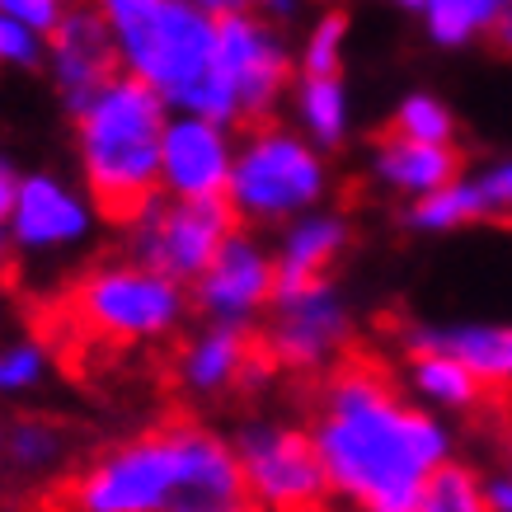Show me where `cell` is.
<instances>
[{
	"label": "cell",
	"mask_w": 512,
	"mask_h": 512,
	"mask_svg": "<svg viewBox=\"0 0 512 512\" xmlns=\"http://www.w3.org/2000/svg\"><path fill=\"white\" fill-rule=\"evenodd\" d=\"M311 437L329 494L353 512H414L423 484L451 466V428L372 362H339L315 400Z\"/></svg>",
	"instance_id": "6da1fadb"
},
{
	"label": "cell",
	"mask_w": 512,
	"mask_h": 512,
	"mask_svg": "<svg viewBox=\"0 0 512 512\" xmlns=\"http://www.w3.org/2000/svg\"><path fill=\"white\" fill-rule=\"evenodd\" d=\"M71 512H170L179 498H245L231 437L207 423H165L123 437L80 470Z\"/></svg>",
	"instance_id": "7a4b0ae2"
},
{
	"label": "cell",
	"mask_w": 512,
	"mask_h": 512,
	"mask_svg": "<svg viewBox=\"0 0 512 512\" xmlns=\"http://www.w3.org/2000/svg\"><path fill=\"white\" fill-rule=\"evenodd\" d=\"M99 10H104V24L113 33L118 76L160 94L170 113H193V118L231 127L217 85V5L109 0Z\"/></svg>",
	"instance_id": "3957f363"
},
{
	"label": "cell",
	"mask_w": 512,
	"mask_h": 512,
	"mask_svg": "<svg viewBox=\"0 0 512 512\" xmlns=\"http://www.w3.org/2000/svg\"><path fill=\"white\" fill-rule=\"evenodd\" d=\"M165 123H170V104L127 76H113L76 113L80 188L90 193L99 217L127 226L146 202L160 198Z\"/></svg>",
	"instance_id": "277c9868"
},
{
	"label": "cell",
	"mask_w": 512,
	"mask_h": 512,
	"mask_svg": "<svg viewBox=\"0 0 512 512\" xmlns=\"http://www.w3.org/2000/svg\"><path fill=\"white\" fill-rule=\"evenodd\" d=\"M329 198V156L315 151L292 123H259L240 132L226 207L245 231L287 226Z\"/></svg>",
	"instance_id": "5b68a950"
},
{
	"label": "cell",
	"mask_w": 512,
	"mask_h": 512,
	"mask_svg": "<svg viewBox=\"0 0 512 512\" xmlns=\"http://www.w3.org/2000/svg\"><path fill=\"white\" fill-rule=\"evenodd\" d=\"M217 85L231 127L273 123L296 85V47L264 10L217 5Z\"/></svg>",
	"instance_id": "8992f818"
},
{
	"label": "cell",
	"mask_w": 512,
	"mask_h": 512,
	"mask_svg": "<svg viewBox=\"0 0 512 512\" xmlns=\"http://www.w3.org/2000/svg\"><path fill=\"white\" fill-rule=\"evenodd\" d=\"M71 311L90 334L109 343H160L188 325L193 296H188V287L132 264L123 254V259L94 264L76 282Z\"/></svg>",
	"instance_id": "52a82bcc"
},
{
	"label": "cell",
	"mask_w": 512,
	"mask_h": 512,
	"mask_svg": "<svg viewBox=\"0 0 512 512\" xmlns=\"http://www.w3.org/2000/svg\"><path fill=\"white\" fill-rule=\"evenodd\" d=\"M240 494L254 512H315L329 498L311 428L287 419H245L231 433Z\"/></svg>",
	"instance_id": "ba28073f"
},
{
	"label": "cell",
	"mask_w": 512,
	"mask_h": 512,
	"mask_svg": "<svg viewBox=\"0 0 512 512\" xmlns=\"http://www.w3.org/2000/svg\"><path fill=\"white\" fill-rule=\"evenodd\" d=\"M235 226L240 221L226 202H179L160 193L123 226L127 259L179 287H193L217 259V249L231 240Z\"/></svg>",
	"instance_id": "9c48e42d"
},
{
	"label": "cell",
	"mask_w": 512,
	"mask_h": 512,
	"mask_svg": "<svg viewBox=\"0 0 512 512\" xmlns=\"http://www.w3.org/2000/svg\"><path fill=\"white\" fill-rule=\"evenodd\" d=\"M353 343V306L334 278L278 287L264 320V357L287 372H329Z\"/></svg>",
	"instance_id": "30bf717a"
},
{
	"label": "cell",
	"mask_w": 512,
	"mask_h": 512,
	"mask_svg": "<svg viewBox=\"0 0 512 512\" xmlns=\"http://www.w3.org/2000/svg\"><path fill=\"white\" fill-rule=\"evenodd\" d=\"M193 311L202 315V325L240 329L249 334L254 325H264L278 296V264H273V245L259 240V231L235 226L231 240L217 249V259L207 264L193 287Z\"/></svg>",
	"instance_id": "8fae6325"
},
{
	"label": "cell",
	"mask_w": 512,
	"mask_h": 512,
	"mask_svg": "<svg viewBox=\"0 0 512 512\" xmlns=\"http://www.w3.org/2000/svg\"><path fill=\"white\" fill-rule=\"evenodd\" d=\"M94 226H99V207L80 188V179L71 184L52 170H29L19 179V198L10 221H5V240L24 259H62V254H76L80 245H90Z\"/></svg>",
	"instance_id": "7c38bea8"
},
{
	"label": "cell",
	"mask_w": 512,
	"mask_h": 512,
	"mask_svg": "<svg viewBox=\"0 0 512 512\" xmlns=\"http://www.w3.org/2000/svg\"><path fill=\"white\" fill-rule=\"evenodd\" d=\"M240 132L193 113H170L160 141V193L179 202H226Z\"/></svg>",
	"instance_id": "4fadbf2b"
},
{
	"label": "cell",
	"mask_w": 512,
	"mask_h": 512,
	"mask_svg": "<svg viewBox=\"0 0 512 512\" xmlns=\"http://www.w3.org/2000/svg\"><path fill=\"white\" fill-rule=\"evenodd\" d=\"M47 80L66 113L76 118L94 94L118 76V52H113V33L104 24V10L94 5H71L57 24V33L47 38Z\"/></svg>",
	"instance_id": "5bb4252c"
},
{
	"label": "cell",
	"mask_w": 512,
	"mask_h": 512,
	"mask_svg": "<svg viewBox=\"0 0 512 512\" xmlns=\"http://www.w3.org/2000/svg\"><path fill=\"white\" fill-rule=\"evenodd\" d=\"M174 372H179V386H184L188 395L217 400V395H231V390L249 386L254 376L264 372V362L254 353L249 334L221 329V325H202L179 343Z\"/></svg>",
	"instance_id": "9a60e30c"
},
{
	"label": "cell",
	"mask_w": 512,
	"mask_h": 512,
	"mask_svg": "<svg viewBox=\"0 0 512 512\" xmlns=\"http://www.w3.org/2000/svg\"><path fill=\"white\" fill-rule=\"evenodd\" d=\"M404 353H447L480 386H512V325L494 320H451V325H409Z\"/></svg>",
	"instance_id": "2e32d148"
},
{
	"label": "cell",
	"mask_w": 512,
	"mask_h": 512,
	"mask_svg": "<svg viewBox=\"0 0 512 512\" xmlns=\"http://www.w3.org/2000/svg\"><path fill=\"white\" fill-rule=\"evenodd\" d=\"M353 245V221L339 207H315L306 217L287 221L273 240V264H278V287H301L334 273Z\"/></svg>",
	"instance_id": "e0dca14e"
},
{
	"label": "cell",
	"mask_w": 512,
	"mask_h": 512,
	"mask_svg": "<svg viewBox=\"0 0 512 512\" xmlns=\"http://www.w3.org/2000/svg\"><path fill=\"white\" fill-rule=\"evenodd\" d=\"M461 165L466 160L456 146H423V141H404L395 132H381L372 146V179L404 202L433 198L437 188L456 184Z\"/></svg>",
	"instance_id": "ac0fdd59"
},
{
	"label": "cell",
	"mask_w": 512,
	"mask_h": 512,
	"mask_svg": "<svg viewBox=\"0 0 512 512\" xmlns=\"http://www.w3.org/2000/svg\"><path fill=\"white\" fill-rule=\"evenodd\" d=\"M287 104H292V127L315 151L329 156L353 137V94L343 76H296Z\"/></svg>",
	"instance_id": "d6986e66"
},
{
	"label": "cell",
	"mask_w": 512,
	"mask_h": 512,
	"mask_svg": "<svg viewBox=\"0 0 512 512\" xmlns=\"http://www.w3.org/2000/svg\"><path fill=\"white\" fill-rule=\"evenodd\" d=\"M404 395L447 419V414H466L484 400V386L447 353H404Z\"/></svg>",
	"instance_id": "ffe728a7"
},
{
	"label": "cell",
	"mask_w": 512,
	"mask_h": 512,
	"mask_svg": "<svg viewBox=\"0 0 512 512\" xmlns=\"http://www.w3.org/2000/svg\"><path fill=\"white\" fill-rule=\"evenodd\" d=\"M419 19L423 38L442 52H461V47L494 38V24L503 15V0H414L404 5Z\"/></svg>",
	"instance_id": "44dd1931"
},
{
	"label": "cell",
	"mask_w": 512,
	"mask_h": 512,
	"mask_svg": "<svg viewBox=\"0 0 512 512\" xmlns=\"http://www.w3.org/2000/svg\"><path fill=\"white\" fill-rule=\"evenodd\" d=\"M480 221H489V207H484L480 188H475L470 174H461L447 188H437L433 198H419L404 207V226L414 235H456V231L480 226Z\"/></svg>",
	"instance_id": "7402d4cb"
},
{
	"label": "cell",
	"mask_w": 512,
	"mask_h": 512,
	"mask_svg": "<svg viewBox=\"0 0 512 512\" xmlns=\"http://www.w3.org/2000/svg\"><path fill=\"white\" fill-rule=\"evenodd\" d=\"M66 451H71L66 428L43 414H24V419L5 423V470H15V475H47L66 461Z\"/></svg>",
	"instance_id": "603a6c76"
},
{
	"label": "cell",
	"mask_w": 512,
	"mask_h": 512,
	"mask_svg": "<svg viewBox=\"0 0 512 512\" xmlns=\"http://www.w3.org/2000/svg\"><path fill=\"white\" fill-rule=\"evenodd\" d=\"M390 132L423 146H456V109L433 90H409L390 113Z\"/></svg>",
	"instance_id": "cb8c5ba5"
},
{
	"label": "cell",
	"mask_w": 512,
	"mask_h": 512,
	"mask_svg": "<svg viewBox=\"0 0 512 512\" xmlns=\"http://www.w3.org/2000/svg\"><path fill=\"white\" fill-rule=\"evenodd\" d=\"M348 15L329 10L315 15L311 29L296 43V76H343V52H348Z\"/></svg>",
	"instance_id": "d4e9b609"
},
{
	"label": "cell",
	"mask_w": 512,
	"mask_h": 512,
	"mask_svg": "<svg viewBox=\"0 0 512 512\" xmlns=\"http://www.w3.org/2000/svg\"><path fill=\"white\" fill-rule=\"evenodd\" d=\"M47 376H52V353L43 339L19 334L0 343V400H24L33 390H43Z\"/></svg>",
	"instance_id": "484cf974"
},
{
	"label": "cell",
	"mask_w": 512,
	"mask_h": 512,
	"mask_svg": "<svg viewBox=\"0 0 512 512\" xmlns=\"http://www.w3.org/2000/svg\"><path fill=\"white\" fill-rule=\"evenodd\" d=\"M414 512H494L484 498V475L466 461H451L423 484Z\"/></svg>",
	"instance_id": "4316f807"
},
{
	"label": "cell",
	"mask_w": 512,
	"mask_h": 512,
	"mask_svg": "<svg viewBox=\"0 0 512 512\" xmlns=\"http://www.w3.org/2000/svg\"><path fill=\"white\" fill-rule=\"evenodd\" d=\"M47 62V38L19 24L15 15L0 10V66L5 71H43Z\"/></svg>",
	"instance_id": "83f0119b"
},
{
	"label": "cell",
	"mask_w": 512,
	"mask_h": 512,
	"mask_svg": "<svg viewBox=\"0 0 512 512\" xmlns=\"http://www.w3.org/2000/svg\"><path fill=\"white\" fill-rule=\"evenodd\" d=\"M470 179H475L484 207H489V221H512V156H494Z\"/></svg>",
	"instance_id": "f1b7e54d"
},
{
	"label": "cell",
	"mask_w": 512,
	"mask_h": 512,
	"mask_svg": "<svg viewBox=\"0 0 512 512\" xmlns=\"http://www.w3.org/2000/svg\"><path fill=\"white\" fill-rule=\"evenodd\" d=\"M0 10L15 15L19 24H29L33 33H43V38H52L66 15V5H57V0H0Z\"/></svg>",
	"instance_id": "f546056e"
},
{
	"label": "cell",
	"mask_w": 512,
	"mask_h": 512,
	"mask_svg": "<svg viewBox=\"0 0 512 512\" xmlns=\"http://www.w3.org/2000/svg\"><path fill=\"white\" fill-rule=\"evenodd\" d=\"M484 498H489V508L494 512H512V456L498 470L484 475Z\"/></svg>",
	"instance_id": "4dcf8cb0"
},
{
	"label": "cell",
	"mask_w": 512,
	"mask_h": 512,
	"mask_svg": "<svg viewBox=\"0 0 512 512\" xmlns=\"http://www.w3.org/2000/svg\"><path fill=\"white\" fill-rule=\"evenodd\" d=\"M19 179L24 174L10 165V160L0 156V231H5V221H10V212H15V198H19Z\"/></svg>",
	"instance_id": "1f68e13d"
},
{
	"label": "cell",
	"mask_w": 512,
	"mask_h": 512,
	"mask_svg": "<svg viewBox=\"0 0 512 512\" xmlns=\"http://www.w3.org/2000/svg\"><path fill=\"white\" fill-rule=\"evenodd\" d=\"M170 512H254L245 498H179Z\"/></svg>",
	"instance_id": "d6a6232c"
},
{
	"label": "cell",
	"mask_w": 512,
	"mask_h": 512,
	"mask_svg": "<svg viewBox=\"0 0 512 512\" xmlns=\"http://www.w3.org/2000/svg\"><path fill=\"white\" fill-rule=\"evenodd\" d=\"M494 43L512 57V5H503V15H498V24H494Z\"/></svg>",
	"instance_id": "836d02e7"
},
{
	"label": "cell",
	"mask_w": 512,
	"mask_h": 512,
	"mask_svg": "<svg viewBox=\"0 0 512 512\" xmlns=\"http://www.w3.org/2000/svg\"><path fill=\"white\" fill-rule=\"evenodd\" d=\"M10 254H15V249H10V240H5V231H0V273L10 268Z\"/></svg>",
	"instance_id": "e575fe53"
},
{
	"label": "cell",
	"mask_w": 512,
	"mask_h": 512,
	"mask_svg": "<svg viewBox=\"0 0 512 512\" xmlns=\"http://www.w3.org/2000/svg\"><path fill=\"white\" fill-rule=\"evenodd\" d=\"M0 470H5V423H0Z\"/></svg>",
	"instance_id": "d590c367"
}]
</instances>
